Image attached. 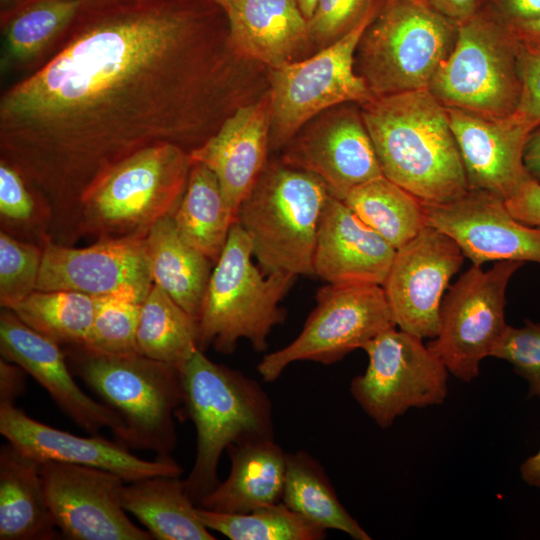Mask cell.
I'll return each mask as SVG.
<instances>
[{
  "instance_id": "6da1fadb",
  "label": "cell",
  "mask_w": 540,
  "mask_h": 540,
  "mask_svg": "<svg viewBox=\"0 0 540 540\" xmlns=\"http://www.w3.org/2000/svg\"><path fill=\"white\" fill-rule=\"evenodd\" d=\"M58 51L0 98V159L71 243L79 205L114 166L147 147L191 151L220 127L226 67L211 13L190 0L82 9ZM60 41V40H59Z\"/></svg>"
},
{
  "instance_id": "7a4b0ae2",
  "label": "cell",
  "mask_w": 540,
  "mask_h": 540,
  "mask_svg": "<svg viewBox=\"0 0 540 540\" xmlns=\"http://www.w3.org/2000/svg\"><path fill=\"white\" fill-rule=\"evenodd\" d=\"M360 109L386 178L423 203L469 191L446 109L428 88L377 97Z\"/></svg>"
},
{
  "instance_id": "3957f363",
  "label": "cell",
  "mask_w": 540,
  "mask_h": 540,
  "mask_svg": "<svg viewBox=\"0 0 540 540\" xmlns=\"http://www.w3.org/2000/svg\"><path fill=\"white\" fill-rule=\"evenodd\" d=\"M183 411L196 430V455L184 480L197 505L220 482L218 464L232 444L274 438L272 405L255 379L198 349L179 370Z\"/></svg>"
},
{
  "instance_id": "277c9868",
  "label": "cell",
  "mask_w": 540,
  "mask_h": 540,
  "mask_svg": "<svg viewBox=\"0 0 540 540\" xmlns=\"http://www.w3.org/2000/svg\"><path fill=\"white\" fill-rule=\"evenodd\" d=\"M191 166L190 151L172 143L156 144L124 159L83 197L76 240L145 238L158 220L175 211Z\"/></svg>"
},
{
  "instance_id": "5b68a950",
  "label": "cell",
  "mask_w": 540,
  "mask_h": 540,
  "mask_svg": "<svg viewBox=\"0 0 540 540\" xmlns=\"http://www.w3.org/2000/svg\"><path fill=\"white\" fill-rule=\"evenodd\" d=\"M68 347L72 373L122 418L117 441L170 456L177 443L174 416L184 399L179 370L141 354L106 355Z\"/></svg>"
},
{
  "instance_id": "8992f818",
  "label": "cell",
  "mask_w": 540,
  "mask_h": 540,
  "mask_svg": "<svg viewBox=\"0 0 540 540\" xmlns=\"http://www.w3.org/2000/svg\"><path fill=\"white\" fill-rule=\"evenodd\" d=\"M330 196L316 175L283 161L267 163L236 219L265 274L314 275L318 229Z\"/></svg>"
},
{
  "instance_id": "52a82bcc",
  "label": "cell",
  "mask_w": 540,
  "mask_h": 540,
  "mask_svg": "<svg viewBox=\"0 0 540 540\" xmlns=\"http://www.w3.org/2000/svg\"><path fill=\"white\" fill-rule=\"evenodd\" d=\"M250 239L237 220L214 264L197 320L198 347L231 354L246 339L256 352L266 350L268 337L284 322L280 306L297 277L265 274L253 262Z\"/></svg>"
},
{
  "instance_id": "ba28073f",
  "label": "cell",
  "mask_w": 540,
  "mask_h": 540,
  "mask_svg": "<svg viewBox=\"0 0 540 540\" xmlns=\"http://www.w3.org/2000/svg\"><path fill=\"white\" fill-rule=\"evenodd\" d=\"M457 30L425 2L384 0L357 45V73L375 98L428 88Z\"/></svg>"
},
{
  "instance_id": "9c48e42d",
  "label": "cell",
  "mask_w": 540,
  "mask_h": 540,
  "mask_svg": "<svg viewBox=\"0 0 540 540\" xmlns=\"http://www.w3.org/2000/svg\"><path fill=\"white\" fill-rule=\"evenodd\" d=\"M519 49L512 30L480 8L458 24L454 48L428 90L444 107L513 115L521 96Z\"/></svg>"
},
{
  "instance_id": "30bf717a",
  "label": "cell",
  "mask_w": 540,
  "mask_h": 540,
  "mask_svg": "<svg viewBox=\"0 0 540 540\" xmlns=\"http://www.w3.org/2000/svg\"><path fill=\"white\" fill-rule=\"evenodd\" d=\"M382 2L347 34L313 56L274 69L271 79L270 149L284 148L313 118L345 103L375 97L355 69L357 45Z\"/></svg>"
},
{
  "instance_id": "8fae6325",
  "label": "cell",
  "mask_w": 540,
  "mask_h": 540,
  "mask_svg": "<svg viewBox=\"0 0 540 540\" xmlns=\"http://www.w3.org/2000/svg\"><path fill=\"white\" fill-rule=\"evenodd\" d=\"M316 301L299 335L259 362L257 371L264 381H275L295 362L329 365L340 361L381 332L396 327L381 285L328 283L318 290Z\"/></svg>"
},
{
  "instance_id": "7c38bea8",
  "label": "cell",
  "mask_w": 540,
  "mask_h": 540,
  "mask_svg": "<svg viewBox=\"0 0 540 540\" xmlns=\"http://www.w3.org/2000/svg\"><path fill=\"white\" fill-rule=\"evenodd\" d=\"M422 340L392 327L362 347L368 365L352 379L350 393L381 428L411 408L439 405L446 399L449 372Z\"/></svg>"
},
{
  "instance_id": "4fadbf2b",
  "label": "cell",
  "mask_w": 540,
  "mask_h": 540,
  "mask_svg": "<svg viewBox=\"0 0 540 540\" xmlns=\"http://www.w3.org/2000/svg\"><path fill=\"white\" fill-rule=\"evenodd\" d=\"M523 264L497 261L487 271L473 264L443 298L438 332L427 346L457 379L473 381L482 360L491 357L508 325L507 285Z\"/></svg>"
},
{
  "instance_id": "5bb4252c",
  "label": "cell",
  "mask_w": 540,
  "mask_h": 540,
  "mask_svg": "<svg viewBox=\"0 0 540 540\" xmlns=\"http://www.w3.org/2000/svg\"><path fill=\"white\" fill-rule=\"evenodd\" d=\"M48 505L57 528L72 540H150L122 505L125 481L107 470L48 461L41 464Z\"/></svg>"
},
{
  "instance_id": "9a60e30c",
  "label": "cell",
  "mask_w": 540,
  "mask_h": 540,
  "mask_svg": "<svg viewBox=\"0 0 540 540\" xmlns=\"http://www.w3.org/2000/svg\"><path fill=\"white\" fill-rule=\"evenodd\" d=\"M464 257L450 236L430 225L396 250L383 288L400 330L436 337L443 294Z\"/></svg>"
},
{
  "instance_id": "2e32d148",
  "label": "cell",
  "mask_w": 540,
  "mask_h": 540,
  "mask_svg": "<svg viewBox=\"0 0 540 540\" xmlns=\"http://www.w3.org/2000/svg\"><path fill=\"white\" fill-rule=\"evenodd\" d=\"M281 161L316 175L340 200L383 175L361 109L350 103L332 107L304 125L284 147Z\"/></svg>"
},
{
  "instance_id": "e0dca14e",
  "label": "cell",
  "mask_w": 540,
  "mask_h": 540,
  "mask_svg": "<svg viewBox=\"0 0 540 540\" xmlns=\"http://www.w3.org/2000/svg\"><path fill=\"white\" fill-rule=\"evenodd\" d=\"M152 285L145 238L99 239L84 248L51 239L43 244L37 291L127 294L144 300Z\"/></svg>"
},
{
  "instance_id": "ac0fdd59",
  "label": "cell",
  "mask_w": 540,
  "mask_h": 540,
  "mask_svg": "<svg viewBox=\"0 0 540 540\" xmlns=\"http://www.w3.org/2000/svg\"><path fill=\"white\" fill-rule=\"evenodd\" d=\"M423 206L427 225L450 236L474 265L504 260L540 264V229L515 219L505 200L494 194L469 190L452 201Z\"/></svg>"
},
{
  "instance_id": "d6986e66",
  "label": "cell",
  "mask_w": 540,
  "mask_h": 540,
  "mask_svg": "<svg viewBox=\"0 0 540 540\" xmlns=\"http://www.w3.org/2000/svg\"><path fill=\"white\" fill-rule=\"evenodd\" d=\"M0 433L24 455L40 462L56 461L95 467L133 482L156 475L180 476L181 466L170 456L145 460L119 441L98 435L81 437L39 422L14 404L0 405Z\"/></svg>"
},
{
  "instance_id": "ffe728a7",
  "label": "cell",
  "mask_w": 540,
  "mask_h": 540,
  "mask_svg": "<svg viewBox=\"0 0 540 540\" xmlns=\"http://www.w3.org/2000/svg\"><path fill=\"white\" fill-rule=\"evenodd\" d=\"M60 346L27 326L12 310L2 308L1 358L21 366L80 428L92 435L109 428L117 440L124 428L122 418L78 386Z\"/></svg>"
},
{
  "instance_id": "44dd1931",
  "label": "cell",
  "mask_w": 540,
  "mask_h": 540,
  "mask_svg": "<svg viewBox=\"0 0 540 540\" xmlns=\"http://www.w3.org/2000/svg\"><path fill=\"white\" fill-rule=\"evenodd\" d=\"M445 109L469 190L489 192L506 200L531 179L523 164V149L533 129L518 116L491 117Z\"/></svg>"
},
{
  "instance_id": "7402d4cb",
  "label": "cell",
  "mask_w": 540,
  "mask_h": 540,
  "mask_svg": "<svg viewBox=\"0 0 540 540\" xmlns=\"http://www.w3.org/2000/svg\"><path fill=\"white\" fill-rule=\"evenodd\" d=\"M270 150L269 96L240 106L218 130L190 151L193 162L208 167L217 177L224 201L237 212L267 165Z\"/></svg>"
},
{
  "instance_id": "603a6c76",
  "label": "cell",
  "mask_w": 540,
  "mask_h": 540,
  "mask_svg": "<svg viewBox=\"0 0 540 540\" xmlns=\"http://www.w3.org/2000/svg\"><path fill=\"white\" fill-rule=\"evenodd\" d=\"M395 254L342 200L330 196L318 229L314 275L330 284L383 286Z\"/></svg>"
},
{
  "instance_id": "cb8c5ba5",
  "label": "cell",
  "mask_w": 540,
  "mask_h": 540,
  "mask_svg": "<svg viewBox=\"0 0 540 540\" xmlns=\"http://www.w3.org/2000/svg\"><path fill=\"white\" fill-rule=\"evenodd\" d=\"M223 10L229 48L273 70L293 62L311 41L308 19L296 0H234Z\"/></svg>"
},
{
  "instance_id": "d4e9b609",
  "label": "cell",
  "mask_w": 540,
  "mask_h": 540,
  "mask_svg": "<svg viewBox=\"0 0 540 540\" xmlns=\"http://www.w3.org/2000/svg\"><path fill=\"white\" fill-rule=\"evenodd\" d=\"M228 477L197 506L222 513H249L281 502L286 454L274 438L232 444Z\"/></svg>"
},
{
  "instance_id": "484cf974",
  "label": "cell",
  "mask_w": 540,
  "mask_h": 540,
  "mask_svg": "<svg viewBox=\"0 0 540 540\" xmlns=\"http://www.w3.org/2000/svg\"><path fill=\"white\" fill-rule=\"evenodd\" d=\"M40 462L7 442L0 449V539L51 540L57 526L48 505Z\"/></svg>"
},
{
  "instance_id": "4316f807",
  "label": "cell",
  "mask_w": 540,
  "mask_h": 540,
  "mask_svg": "<svg viewBox=\"0 0 540 540\" xmlns=\"http://www.w3.org/2000/svg\"><path fill=\"white\" fill-rule=\"evenodd\" d=\"M145 244L153 284L197 322L214 263L183 238L172 215L152 226Z\"/></svg>"
},
{
  "instance_id": "83f0119b",
  "label": "cell",
  "mask_w": 540,
  "mask_h": 540,
  "mask_svg": "<svg viewBox=\"0 0 540 540\" xmlns=\"http://www.w3.org/2000/svg\"><path fill=\"white\" fill-rule=\"evenodd\" d=\"M180 476L156 475L125 484L122 505L158 540H214Z\"/></svg>"
},
{
  "instance_id": "f1b7e54d",
  "label": "cell",
  "mask_w": 540,
  "mask_h": 540,
  "mask_svg": "<svg viewBox=\"0 0 540 540\" xmlns=\"http://www.w3.org/2000/svg\"><path fill=\"white\" fill-rule=\"evenodd\" d=\"M172 217L183 238L214 264L236 221L224 201L216 175L193 161L185 191Z\"/></svg>"
},
{
  "instance_id": "f546056e",
  "label": "cell",
  "mask_w": 540,
  "mask_h": 540,
  "mask_svg": "<svg viewBox=\"0 0 540 540\" xmlns=\"http://www.w3.org/2000/svg\"><path fill=\"white\" fill-rule=\"evenodd\" d=\"M281 501L326 530L344 532L355 540L371 539L339 501L321 464L304 450L286 454Z\"/></svg>"
},
{
  "instance_id": "4dcf8cb0",
  "label": "cell",
  "mask_w": 540,
  "mask_h": 540,
  "mask_svg": "<svg viewBox=\"0 0 540 540\" xmlns=\"http://www.w3.org/2000/svg\"><path fill=\"white\" fill-rule=\"evenodd\" d=\"M342 201L396 250L427 225L422 201L384 175L355 187Z\"/></svg>"
},
{
  "instance_id": "1f68e13d",
  "label": "cell",
  "mask_w": 540,
  "mask_h": 540,
  "mask_svg": "<svg viewBox=\"0 0 540 540\" xmlns=\"http://www.w3.org/2000/svg\"><path fill=\"white\" fill-rule=\"evenodd\" d=\"M137 348L178 370L199 349L196 320L155 284L141 303Z\"/></svg>"
},
{
  "instance_id": "d6a6232c",
  "label": "cell",
  "mask_w": 540,
  "mask_h": 540,
  "mask_svg": "<svg viewBox=\"0 0 540 540\" xmlns=\"http://www.w3.org/2000/svg\"><path fill=\"white\" fill-rule=\"evenodd\" d=\"M82 9L78 0H38L5 20L1 69L28 64L56 44Z\"/></svg>"
},
{
  "instance_id": "836d02e7",
  "label": "cell",
  "mask_w": 540,
  "mask_h": 540,
  "mask_svg": "<svg viewBox=\"0 0 540 540\" xmlns=\"http://www.w3.org/2000/svg\"><path fill=\"white\" fill-rule=\"evenodd\" d=\"M97 297L77 291H34L12 311L59 345L81 346L90 332Z\"/></svg>"
},
{
  "instance_id": "e575fe53",
  "label": "cell",
  "mask_w": 540,
  "mask_h": 540,
  "mask_svg": "<svg viewBox=\"0 0 540 540\" xmlns=\"http://www.w3.org/2000/svg\"><path fill=\"white\" fill-rule=\"evenodd\" d=\"M209 529L231 540H322L326 529L291 510L282 501L249 513H222L197 506Z\"/></svg>"
},
{
  "instance_id": "d590c367",
  "label": "cell",
  "mask_w": 540,
  "mask_h": 540,
  "mask_svg": "<svg viewBox=\"0 0 540 540\" xmlns=\"http://www.w3.org/2000/svg\"><path fill=\"white\" fill-rule=\"evenodd\" d=\"M142 301L127 294L97 297L94 320L81 346L106 355L139 354L137 329Z\"/></svg>"
},
{
  "instance_id": "8d00e7d4",
  "label": "cell",
  "mask_w": 540,
  "mask_h": 540,
  "mask_svg": "<svg viewBox=\"0 0 540 540\" xmlns=\"http://www.w3.org/2000/svg\"><path fill=\"white\" fill-rule=\"evenodd\" d=\"M1 230L10 235L36 236L43 246L50 239V213L23 176L0 159Z\"/></svg>"
},
{
  "instance_id": "74e56055",
  "label": "cell",
  "mask_w": 540,
  "mask_h": 540,
  "mask_svg": "<svg viewBox=\"0 0 540 540\" xmlns=\"http://www.w3.org/2000/svg\"><path fill=\"white\" fill-rule=\"evenodd\" d=\"M43 255L40 244L0 232V304L13 310L36 291Z\"/></svg>"
},
{
  "instance_id": "f35d334b",
  "label": "cell",
  "mask_w": 540,
  "mask_h": 540,
  "mask_svg": "<svg viewBox=\"0 0 540 540\" xmlns=\"http://www.w3.org/2000/svg\"><path fill=\"white\" fill-rule=\"evenodd\" d=\"M491 357L510 363L528 384L529 396L540 399V323L526 319L521 327L507 325Z\"/></svg>"
},
{
  "instance_id": "ab89813d",
  "label": "cell",
  "mask_w": 540,
  "mask_h": 540,
  "mask_svg": "<svg viewBox=\"0 0 540 540\" xmlns=\"http://www.w3.org/2000/svg\"><path fill=\"white\" fill-rule=\"evenodd\" d=\"M379 2L318 0L313 14L308 19L310 40L322 48L332 44L358 25Z\"/></svg>"
},
{
  "instance_id": "60d3db41",
  "label": "cell",
  "mask_w": 540,
  "mask_h": 540,
  "mask_svg": "<svg viewBox=\"0 0 540 540\" xmlns=\"http://www.w3.org/2000/svg\"><path fill=\"white\" fill-rule=\"evenodd\" d=\"M521 96L514 113L533 130L540 125V48L522 44L519 49Z\"/></svg>"
},
{
  "instance_id": "b9f144b4",
  "label": "cell",
  "mask_w": 540,
  "mask_h": 540,
  "mask_svg": "<svg viewBox=\"0 0 540 540\" xmlns=\"http://www.w3.org/2000/svg\"><path fill=\"white\" fill-rule=\"evenodd\" d=\"M511 215L529 226H540V182L529 179L505 200Z\"/></svg>"
},
{
  "instance_id": "7bdbcfd3",
  "label": "cell",
  "mask_w": 540,
  "mask_h": 540,
  "mask_svg": "<svg viewBox=\"0 0 540 540\" xmlns=\"http://www.w3.org/2000/svg\"><path fill=\"white\" fill-rule=\"evenodd\" d=\"M481 9L508 27L540 17V0H482Z\"/></svg>"
},
{
  "instance_id": "ee69618b",
  "label": "cell",
  "mask_w": 540,
  "mask_h": 540,
  "mask_svg": "<svg viewBox=\"0 0 540 540\" xmlns=\"http://www.w3.org/2000/svg\"><path fill=\"white\" fill-rule=\"evenodd\" d=\"M27 372L19 365L0 360V405L14 404L25 393Z\"/></svg>"
},
{
  "instance_id": "f6af8a7d",
  "label": "cell",
  "mask_w": 540,
  "mask_h": 540,
  "mask_svg": "<svg viewBox=\"0 0 540 540\" xmlns=\"http://www.w3.org/2000/svg\"><path fill=\"white\" fill-rule=\"evenodd\" d=\"M435 11L460 24L476 14L482 5V0H426Z\"/></svg>"
},
{
  "instance_id": "bcb514c9",
  "label": "cell",
  "mask_w": 540,
  "mask_h": 540,
  "mask_svg": "<svg viewBox=\"0 0 540 540\" xmlns=\"http://www.w3.org/2000/svg\"><path fill=\"white\" fill-rule=\"evenodd\" d=\"M523 164L528 175L540 182V125L531 131L525 142Z\"/></svg>"
},
{
  "instance_id": "7dc6e473",
  "label": "cell",
  "mask_w": 540,
  "mask_h": 540,
  "mask_svg": "<svg viewBox=\"0 0 540 540\" xmlns=\"http://www.w3.org/2000/svg\"><path fill=\"white\" fill-rule=\"evenodd\" d=\"M509 28L522 44L540 48V17Z\"/></svg>"
},
{
  "instance_id": "c3c4849f",
  "label": "cell",
  "mask_w": 540,
  "mask_h": 540,
  "mask_svg": "<svg viewBox=\"0 0 540 540\" xmlns=\"http://www.w3.org/2000/svg\"><path fill=\"white\" fill-rule=\"evenodd\" d=\"M520 476L529 486L540 488V447L520 465Z\"/></svg>"
},
{
  "instance_id": "681fc988",
  "label": "cell",
  "mask_w": 540,
  "mask_h": 540,
  "mask_svg": "<svg viewBox=\"0 0 540 540\" xmlns=\"http://www.w3.org/2000/svg\"><path fill=\"white\" fill-rule=\"evenodd\" d=\"M35 1H38V0H25L23 4H29ZM78 1L81 3L82 9H90L94 7L120 3L124 1H130V0H78Z\"/></svg>"
},
{
  "instance_id": "f907efd6",
  "label": "cell",
  "mask_w": 540,
  "mask_h": 540,
  "mask_svg": "<svg viewBox=\"0 0 540 540\" xmlns=\"http://www.w3.org/2000/svg\"><path fill=\"white\" fill-rule=\"evenodd\" d=\"M318 0H296L304 16L309 19L314 12Z\"/></svg>"
},
{
  "instance_id": "816d5d0a",
  "label": "cell",
  "mask_w": 540,
  "mask_h": 540,
  "mask_svg": "<svg viewBox=\"0 0 540 540\" xmlns=\"http://www.w3.org/2000/svg\"><path fill=\"white\" fill-rule=\"evenodd\" d=\"M210 2H212L213 4L215 5H218L219 7L221 8H224L226 7L230 2L234 1V0H209Z\"/></svg>"
},
{
  "instance_id": "f5cc1de1",
  "label": "cell",
  "mask_w": 540,
  "mask_h": 540,
  "mask_svg": "<svg viewBox=\"0 0 540 540\" xmlns=\"http://www.w3.org/2000/svg\"><path fill=\"white\" fill-rule=\"evenodd\" d=\"M410 1H415V2H425V3H427L426 0H410Z\"/></svg>"
},
{
  "instance_id": "db71d44e",
  "label": "cell",
  "mask_w": 540,
  "mask_h": 540,
  "mask_svg": "<svg viewBox=\"0 0 540 540\" xmlns=\"http://www.w3.org/2000/svg\"><path fill=\"white\" fill-rule=\"evenodd\" d=\"M1 1H2V2H6V1H8V0H1Z\"/></svg>"
}]
</instances>
